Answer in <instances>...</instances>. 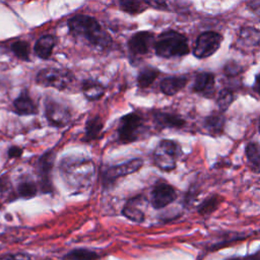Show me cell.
I'll list each match as a JSON object with an SVG mask.
<instances>
[{
	"label": "cell",
	"mask_w": 260,
	"mask_h": 260,
	"mask_svg": "<svg viewBox=\"0 0 260 260\" xmlns=\"http://www.w3.org/2000/svg\"><path fill=\"white\" fill-rule=\"evenodd\" d=\"M59 172L66 188L73 194H80L91 188L95 177V166L87 156L70 154L61 159Z\"/></svg>",
	"instance_id": "cell-1"
},
{
	"label": "cell",
	"mask_w": 260,
	"mask_h": 260,
	"mask_svg": "<svg viewBox=\"0 0 260 260\" xmlns=\"http://www.w3.org/2000/svg\"><path fill=\"white\" fill-rule=\"evenodd\" d=\"M67 26L71 36L85 40L89 45L101 50L109 49L113 44L112 37L93 16L76 14L67 20Z\"/></svg>",
	"instance_id": "cell-2"
},
{
	"label": "cell",
	"mask_w": 260,
	"mask_h": 260,
	"mask_svg": "<svg viewBox=\"0 0 260 260\" xmlns=\"http://www.w3.org/2000/svg\"><path fill=\"white\" fill-rule=\"evenodd\" d=\"M155 55L160 58H174L187 55L190 50L187 38L174 29L162 31L153 44Z\"/></svg>",
	"instance_id": "cell-3"
},
{
	"label": "cell",
	"mask_w": 260,
	"mask_h": 260,
	"mask_svg": "<svg viewBox=\"0 0 260 260\" xmlns=\"http://www.w3.org/2000/svg\"><path fill=\"white\" fill-rule=\"evenodd\" d=\"M144 123L142 117L136 112L122 116L117 127L118 141L128 144L137 141L144 133Z\"/></svg>",
	"instance_id": "cell-4"
},
{
	"label": "cell",
	"mask_w": 260,
	"mask_h": 260,
	"mask_svg": "<svg viewBox=\"0 0 260 260\" xmlns=\"http://www.w3.org/2000/svg\"><path fill=\"white\" fill-rule=\"evenodd\" d=\"M181 154L180 144L171 139H161L153 150V162L164 172L176 169L177 160Z\"/></svg>",
	"instance_id": "cell-5"
},
{
	"label": "cell",
	"mask_w": 260,
	"mask_h": 260,
	"mask_svg": "<svg viewBox=\"0 0 260 260\" xmlns=\"http://www.w3.org/2000/svg\"><path fill=\"white\" fill-rule=\"evenodd\" d=\"M74 75L68 69L47 67L39 70L36 82L45 87H53L58 90L66 89L73 81Z\"/></svg>",
	"instance_id": "cell-6"
},
{
	"label": "cell",
	"mask_w": 260,
	"mask_h": 260,
	"mask_svg": "<svg viewBox=\"0 0 260 260\" xmlns=\"http://www.w3.org/2000/svg\"><path fill=\"white\" fill-rule=\"evenodd\" d=\"M44 107L45 117L50 126L62 128L70 123L72 114L70 108L65 103L49 96L45 100Z\"/></svg>",
	"instance_id": "cell-7"
},
{
	"label": "cell",
	"mask_w": 260,
	"mask_h": 260,
	"mask_svg": "<svg viewBox=\"0 0 260 260\" xmlns=\"http://www.w3.org/2000/svg\"><path fill=\"white\" fill-rule=\"evenodd\" d=\"M143 160L139 157L132 158L122 164L108 166L103 170L102 173V183L105 188H109L116 183L120 178L133 174L141 169Z\"/></svg>",
	"instance_id": "cell-8"
},
{
	"label": "cell",
	"mask_w": 260,
	"mask_h": 260,
	"mask_svg": "<svg viewBox=\"0 0 260 260\" xmlns=\"http://www.w3.org/2000/svg\"><path fill=\"white\" fill-rule=\"evenodd\" d=\"M56 154L53 149L43 153L37 161L38 184L42 193L51 194L53 192L52 171L54 168V160Z\"/></svg>",
	"instance_id": "cell-9"
},
{
	"label": "cell",
	"mask_w": 260,
	"mask_h": 260,
	"mask_svg": "<svg viewBox=\"0 0 260 260\" xmlns=\"http://www.w3.org/2000/svg\"><path fill=\"white\" fill-rule=\"evenodd\" d=\"M154 40V35L149 30H140L130 37L127 42L129 59L132 64L142 56L146 55Z\"/></svg>",
	"instance_id": "cell-10"
},
{
	"label": "cell",
	"mask_w": 260,
	"mask_h": 260,
	"mask_svg": "<svg viewBox=\"0 0 260 260\" xmlns=\"http://www.w3.org/2000/svg\"><path fill=\"white\" fill-rule=\"evenodd\" d=\"M222 36L216 31H204L196 39L193 55L198 59H205L213 55L220 47Z\"/></svg>",
	"instance_id": "cell-11"
},
{
	"label": "cell",
	"mask_w": 260,
	"mask_h": 260,
	"mask_svg": "<svg viewBox=\"0 0 260 260\" xmlns=\"http://www.w3.org/2000/svg\"><path fill=\"white\" fill-rule=\"evenodd\" d=\"M176 199V189L166 181H157L150 192V204L154 209H162Z\"/></svg>",
	"instance_id": "cell-12"
},
{
	"label": "cell",
	"mask_w": 260,
	"mask_h": 260,
	"mask_svg": "<svg viewBox=\"0 0 260 260\" xmlns=\"http://www.w3.org/2000/svg\"><path fill=\"white\" fill-rule=\"evenodd\" d=\"M119 8L131 15H137L146 10L153 8L157 10L168 9L166 0H117Z\"/></svg>",
	"instance_id": "cell-13"
},
{
	"label": "cell",
	"mask_w": 260,
	"mask_h": 260,
	"mask_svg": "<svg viewBox=\"0 0 260 260\" xmlns=\"http://www.w3.org/2000/svg\"><path fill=\"white\" fill-rule=\"evenodd\" d=\"M13 112L18 116H31L38 113V106L26 89L19 92L12 103Z\"/></svg>",
	"instance_id": "cell-14"
},
{
	"label": "cell",
	"mask_w": 260,
	"mask_h": 260,
	"mask_svg": "<svg viewBox=\"0 0 260 260\" xmlns=\"http://www.w3.org/2000/svg\"><path fill=\"white\" fill-rule=\"evenodd\" d=\"M153 121L155 125L161 129H180L186 124L185 120L174 113L156 111L153 113Z\"/></svg>",
	"instance_id": "cell-15"
},
{
	"label": "cell",
	"mask_w": 260,
	"mask_h": 260,
	"mask_svg": "<svg viewBox=\"0 0 260 260\" xmlns=\"http://www.w3.org/2000/svg\"><path fill=\"white\" fill-rule=\"evenodd\" d=\"M143 201L144 197L141 195H137L128 199L122 209V214L133 222L141 223L144 220V212L140 208V205Z\"/></svg>",
	"instance_id": "cell-16"
},
{
	"label": "cell",
	"mask_w": 260,
	"mask_h": 260,
	"mask_svg": "<svg viewBox=\"0 0 260 260\" xmlns=\"http://www.w3.org/2000/svg\"><path fill=\"white\" fill-rule=\"evenodd\" d=\"M214 74L211 72H199L196 74L192 86L193 91L209 98L214 91Z\"/></svg>",
	"instance_id": "cell-17"
},
{
	"label": "cell",
	"mask_w": 260,
	"mask_h": 260,
	"mask_svg": "<svg viewBox=\"0 0 260 260\" xmlns=\"http://www.w3.org/2000/svg\"><path fill=\"white\" fill-rule=\"evenodd\" d=\"M225 119L222 113H213L207 117H205L202 121L203 132L212 137H217L222 134L224 129Z\"/></svg>",
	"instance_id": "cell-18"
},
{
	"label": "cell",
	"mask_w": 260,
	"mask_h": 260,
	"mask_svg": "<svg viewBox=\"0 0 260 260\" xmlns=\"http://www.w3.org/2000/svg\"><path fill=\"white\" fill-rule=\"evenodd\" d=\"M57 44V39L51 34L43 35L40 37L34 46L35 54L42 60H48L53 53V50Z\"/></svg>",
	"instance_id": "cell-19"
},
{
	"label": "cell",
	"mask_w": 260,
	"mask_h": 260,
	"mask_svg": "<svg viewBox=\"0 0 260 260\" xmlns=\"http://www.w3.org/2000/svg\"><path fill=\"white\" fill-rule=\"evenodd\" d=\"M187 82H188V78L183 75L168 76L160 81L159 88L164 94L174 95L180 90H182L187 84Z\"/></svg>",
	"instance_id": "cell-20"
},
{
	"label": "cell",
	"mask_w": 260,
	"mask_h": 260,
	"mask_svg": "<svg viewBox=\"0 0 260 260\" xmlns=\"http://www.w3.org/2000/svg\"><path fill=\"white\" fill-rule=\"evenodd\" d=\"M237 45L239 48H255L260 45V30L253 26L241 28Z\"/></svg>",
	"instance_id": "cell-21"
},
{
	"label": "cell",
	"mask_w": 260,
	"mask_h": 260,
	"mask_svg": "<svg viewBox=\"0 0 260 260\" xmlns=\"http://www.w3.org/2000/svg\"><path fill=\"white\" fill-rule=\"evenodd\" d=\"M39 191V184L30 176L23 175L16 185V194L22 199L34 198Z\"/></svg>",
	"instance_id": "cell-22"
},
{
	"label": "cell",
	"mask_w": 260,
	"mask_h": 260,
	"mask_svg": "<svg viewBox=\"0 0 260 260\" xmlns=\"http://www.w3.org/2000/svg\"><path fill=\"white\" fill-rule=\"evenodd\" d=\"M81 90L86 100L93 102L100 100L105 94L106 88L98 80L85 79L81 84Z\"/></svg>",
	"instance_id": "cell-23"
},
{
	"label": "cell",
	"mask_w": 260,
	"mask_h": 260,
	"mask_svg": "<svg viewBox=\"0 0 260 260\" xmlns=\"http://www.w3.org/2000/svg\"><path fill=\"white\" fill-rule=\"evenodd\" d=\"M104 128V121L101 116L95 115L93 117H90L85 122V128H84V140L85 141H92L98 138H100L102 131Z\"/></svg>",
	"instance_id": "cell-24"
},
{
	"label": "cell",
	"mask_w": 260,
	"mask_h": 260,
	"mask_svg": "<svg viewBox=\"0 0 260 260\" xmlns=\"http://www.w3.org/2000/svg\"><path fill=\"white\" fill-rule=\"evenodd\" d=\"M245 155L252 172L260 174V144L250 141L245 146Z\"/></svg>",
	"instance_id": "cell-25"
},
{
	"label": "cell",
	"mask_w": 260,
	"mask_h": 260,
	"mask_svg": "<svg viewBox=\"0 0 260 260\" xmlns=\"http://www.w3.org/2000/svg\"><path fill=\"white\" fill-rule=\"evenodd\" d=\"M223 201V197L218 194H212L204 198L200 204L197 206V212L204 217L211 215L214 211L217 210L220 203Z\"/></svg>",
	"instance_id": "cell-26"
},
{
	"label": "cell",
	"mask_w": 260,
	"mask_h": 260,
	"mask_svg": "<svg viewBox=\"0 0 260 260\" xmlns=\"http://www.w3.org/2000/svg\"><path fill=\"white\" fill-rule=\"evenodd\" d=\"M158 74H159V70L154 68V67L146 66V67L142 68L138 72V75H137V78H136L137 85L140 88H147L157 78Z\"/></svg>",
	"instance_id": "cell-27"
},
{
	"label": "cell",
	"mask_w": 260,
	"mask_h": 260,
	"mask_svg": "<svg viewBox=\"0 0 260 260\" xmlns=\"http://www.w3.org/2000/svg\"><path fill=\"white\" fill-rule=\"evenodd\" d=\"M100 255L89 249L85 248H77L66 253L62 260H98L100 259Z\"/></svg>",
	"instance_id": "cell-28"
},
{
	"label": "cell",
	"mask_w": 260,
	"mask_h": 260,
	"mask_svg": "<svg viewBox=\"0 0 260 260\" xmlns=\"http://www.w3.org/2000/svg\"><path fill=\"white\" fill-rule=\"evenodd\" d=\"M10 50L13 55L21 61L28 62L29 58V44L24 40H17L10 46Z\"/></svg>",
	"instance_id": "cell-29"
},
{
	"label": "cell",
	"mask_w": 260,
	"mask_h": 260,
	"mask_svg": "<svg viewBox=\"0 0 260 260\" xmlns=\"http://www.w3.org/2000/svg\"><path fill=\"white\" fill-rule=\"evenodd\" d=\"M235 101V94L230 88H223L219 91L216 99V104L220 113H224Z\"/></svg>",
	"instance_id": "cell-30"
},
{
	"label": "cell",
	"mask_w": 260,
	"mask_h": 260,
	"mask_svg": "<svg viewBox=\"0 0 260 260\" xmlns=\"http://www.w3.org/2000/svg\"><path fill=\"white\" fill-rule=\"evenodd\" d=\"M224 74L228 76H236L238 74H240L243 71V67L235 62V61H230L224 65Z\"/></svg>",
	"instance_id": "cell-31"
},
{
	"label": "cell",
	"mask_w": 260,
	"mask_h": 260,
	"mask_svg": "<svg viewBox=\"0 0 260 260\" xmlns=\"http://www.w3.org/2000/svg\"><path fill=\"white\" fill-rule=\"evenodd\" d=\"M0 260H31L30 256L24 253H14L6 254L0 257Z\"/></svg>",
	"instance_id": "cell-32"
},
{
	"label": "cell",
	"mask_w": 260,
	"mask_h": 260,
	"mask_svg": "<svg viewBox=\"0 0 260 260\" xmlns=\"http://www.w3.org/2000/svg\"><path fill=\"white\" fill-rule=\"evenodd\" d=\"M22 152H23V149L19 146H16V145H13V146H10L8 148V157L9 158H17V157H20L22 155Z\"/></svg>",
	"instance_id": "cell-33"
},
{
	"label": "cell",
	"mask_w": 260,
	"mask_h": 260,
	"mask_svg": "<svg viewBox=\"0 0 260 260\" xmlns=\"http://www.w3.org/2000/svg\"><path fill=\"white\" fill-rule=\"evenodd\" d=\"M249 7L253 13L260 18V0H250Z\"/></svg>",
	"instance_id": "cell-34"
},
{
	"label": "cell",
	"mask_w": 260,
	"mask_h": 260,
	"mask_svg": "<svg viewBox=\"0 0 260 260\" xmlns=\"http://www.w3.org/2000/svg\"><path fill=\"white\" fill-rule=\"evenodd\" d=\"M225 260H260V252L255 253V254H251L248 256H244V257H230Z\"/></svg>",
	"instance_id": "cell-35"
},
{
	"label": "cell",
	"mask_w": 260,
	"mask_h": 260,
	"mask_svg": "<svg viewBox=\"0 0 260 260\" xmlns=\"http://www.w3.org/2000/svg\"><path fill=\"white\" fill-rule=\"evenodd\" d=\"M9 188V181L7 177H0V193L7 191Z\"/></svg>",
	"instance_id": "cell-36"
},
{
	"label": "cell",
	"mask_w": 260,
	"mask_h": 260,
	"mask_svg": "<svg viewBox=\"0 0 260 260\" xmlns=\"http://www.w3.org/2000/svg\"><path fill=\"white\" fill-rule=\"evenodd\" d=\"M253 89L258 94H260V73L257 74L256 77H255V82H254V85H253Z\"/></svg>",
	"instance_id": "cell-37"
},
{
	"label": "cell",
	"mask_w": 260,
	"mask_h": 260,
	"mask_svg": "<svg viewBox=\"0 0 260 260\" xmlns=\"http://www.w3.org/2000/svg\"><path fill=\"white\" fill-rule=\"evenodd\" d=\"M259 131H260V124H259Z\"/></svg>",
	"instance_id": "cell-38"
}]
</instances>
